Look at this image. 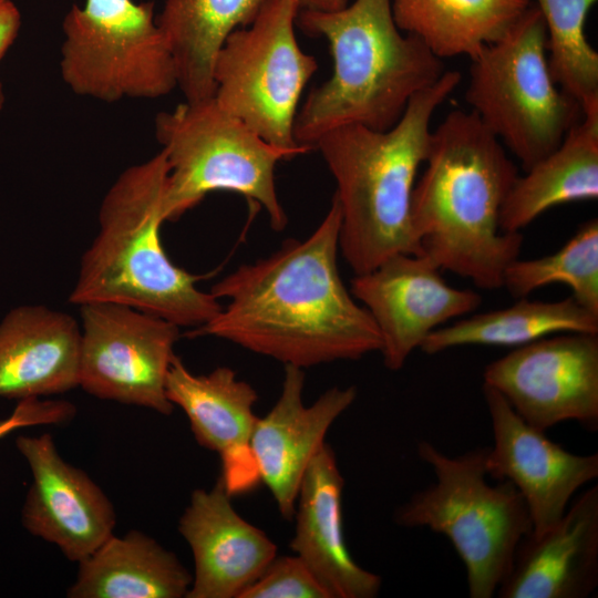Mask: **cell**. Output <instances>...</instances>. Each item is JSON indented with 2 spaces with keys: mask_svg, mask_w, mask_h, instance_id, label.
<instances>
[{
  "mask_svg": "<svg viewBox=\"0 0 598 598\" xmlns=\"http://www.w3.org/2000/svg\"><path fill=\"white\" fill-rule=\"evenodd\" d=\"M266 0H165L157 23L169 44L185 101L214 97L215 58L226 38L249 25Z\"/></svg>",
  "mask_w": 598,
  "mask_h": 598,
  "instance_id": "cb8c5ba5",
  "label": "cell"
},
{
  "mask_svg": "<svg viewBox=\"0 0 598 598\" xmlns=\"http://www.w3.org/2000/svg\"><path fill=\"white\" fill-rule=\"evenodd\" d=\"M564 283L584 308L598 315V220L584 223L556 252L520 260L505 270L503 287L516 298H524L538 288Z\"/></svg>",
  "mask_w": 598,
  "mask_h": 598,
  "instance_id": "83f0119b",
  "label": "cell"
},
{
  "mask_svg": "<svg viewBox=\"0 0 598 598\" xmlns=\"http://www.w3.org/2000/svg\"><path fill=\"white\" fill-rule=\"evenodd\" d=\"M546 51V24L533 3L471 58L465 100L524 171L557 148L582 117L580 104L554 81Z\"/></svg>",
  "mask_w": 598,
  "mask_h": 598,
  "instance_id": "ba28073f",
  "label": "cell"
},
{
  "mask_svg": "<svg viewBox=\"0 0 598 598\" xmlns=\"http://www.w3.org/2000/svg\"><path fill=\"white\" fill-rule=\"evenodd\" d=\"M178 532L195 564L186 598H238L277 556L275 543L236 512L220 477L192 493Z\"/></svg>",
  "mask_w": 598,
  "mask_h": 598,
  "instance_id": "ac0fdd59",
  "label": "cell"
},
{
  "mask_svg": "<svg viewBox=\"0 0 598 598\" xmlns=\"http://www.w3.org/2000/svg\"><path fill=\"white\" fill-rule=\"evenodd\" d=\"M340 225L333 195L307 238L288 239L269 256L240 265L214 283L210 292L228 302L188 334L224 339L301 369L380 352L372 317L340 276Z\"/></svg>",
  "mask_w": 598,
  "mask_h": 598,
  "instance_id": "6da1fadb",
  "label": "cell"
},
{
  "mask_svg": "<svg viewBox=\"0 0 598 598\" xmlns=\"http://www.w3.org/2000/svg\"><path fill=\"white\" fill-rule=\"evenodd\" d=\"M483 379L537 430L566 421L598 427V333H559L517 347L488 363Z\"/></svg>",
  "mask_w": 598,
  "mask_h": 598,
  "instance_id": "7c38bea8",
  "label": "cell"
},
{
  "mask_svg": "<svg viewBox=\"0 0 598 598\" xmlns=\"http://www.w3.org/2000/svg\"><path fill=\"white\" fill-rule=\"evenodd\" d=\"M79 386L91 395L171 415L166 378L179 327L114 302L80 306Z\"/></svg>",
  "mask_w": 598,
  "mask_h": 598,
  "instance_id": "8fae6325",
  "label": "cell"
},
{
  "mask_svg": "<svg viewBox=\"0 0 598 598\" xmlns=\"http://www.w3.org/2000/svg\"><path fill=\"white\" fill-rule=\"evenodd\" d=\"M16 445L32 474L23 527L58 546L69 560L81 561L113 535L111 501L84 471L62 458L50 434L20 435Z\"/></svg>",
  "mask_w": 598,
  "mask_h": 598,
  "instance_id": "9a60e30c",
  "label": "cell"
},
{
  "mask_svg": "<svg viewBox=\"0 0 598 598\" xmlns=\"http://www.w3.org/2000/svg\"><path fill=\"white\" fill-rule=\"evenodd\" d=\"M296 25L324 38L333 61L331 76L309 92L295 118L296 142L311 150L342 125L393 127L411 97L446 71L419 38L398 28L391 0H354L337 11L301 9Z\"/></svg>",
  "mask_w": 598,
  "mask_h": 598,
  "instance_id": "3957f363",
  "label": "cell"
},
{
  "mask_svg": "<svg viewBox=\"0 0 598 598\" xmlns=\"http://www.w3.org/2000/svg\"><path fill=\"white\" fill-rule=\"evenodd\" d=\"M349 4V0H299L300 10L337 11Z\"/></svg>",
  "mask_w": 598,
  "mask_h": 598,
  "instance_id": "1f68e13d",
  "label": "cell"
},
{
  "mask_svg": "<svg viewBox=\"0 0 598 598\" xmlns=\"http://www.w3.org/2000/svg\"><path fill=\"white\" fill-rule=\"evenodd\" d=\"M343 486L334 452L326 443L301 481L290 547L330 598H373L382 579L358 565L349 553L343 533Z\"/></svg>",
  "mask_w": 598,
  "mask_h": 598,
  "instance_id": "ffe728a7",
  "label": "cell"
},
{
  "mask_svg": "<svg viewBox=\"0 0 598 598\" xmlns=\"http://www.w3.org/2000/svg\"><path fill=\"white\" fill-rule=\"evenodd\" d=\"M493 446L487 447V476L511 482L523 496L534 535L555 525L576 491L598 477V453L580 455L526 423L494 389L483 385Z\"/></svg>",
  "mask_w": 598,
  "mask_h": 598,
  "instance_id": "5bb4252c",
  "label": "cell"
},
{
  "mask_svg": "<svg viewBox=\"0 0 598 598\" xmlns=\"http://www.w3.org/2000/svg\"><path fill=\"white\" fill-rule=\"evenodd\" d=\"M440 271L421 255L396 254L351 280L352 296L379 330L389 370H400L442 324L480 307V293L450 286Z\"/></svg>",
  "mask_w": 598,
  "mask_h": 598,
  "instance_id": "4fadbf2b",
  "label": "cell"
},
{
  "mask_svg": "<svg viewBox=\"0 0 598 598\" xmlns=\"http://www.w3.org/2000/svg\"><path fill=\"white\" fill-rule=\"evenodd\" d=\"M78 564L70 598H183L193 580L174 553L138 530L111 535Z\"/></svg>",
  "mask_w": 598,
  "mask_h": 598,
  "instance_id": "603a6c76",
  "label": "cell"
},
{
  "mask_svg": "<svg viewBox=\"0 0 598 598\" xmlns=\"http://www.w3.org/2000/svg\"><path fill=\"white\" fill-rule=\"evenodd\" d=\"M299 11V0H266L249 25L226 38L214 62V100L268 143L308 153L293 124L318 62L298 44Z\"/></svg>",
  "mask_w": 598,
  "mask_h": 598,
  "instance_id": "30bf717a",
  "label": "cell"
},
{
  "mask_svg": "<svg viewBox=\"0 0 598 598\" xmlns=\"http://www.w3.org/2000/svg\"><path fill=\"white\" fill-rule=\"evenodd\" d=\"M238 598H330L297 556L275 557Z\"/></svg>",
  "mask_w": 598,
  "mask_h": 598,
  "instance_id": "f1b7e54d",
  "label": "cell"
},
{
  "mask_svg": "<svg viewBox=\"0 0 598 598\" xmlns=\"http://www.w3.org/2000/svg\"><path fill=\"white\" fill-rule=\"evenodd\" d=\"M303 386V369L285 365L279 398L264 417H257L250 437L259 480L286 519L293 517L301 481L326 444L327 432L352 405L358 393L353 385L333 386L306 405Z\"/></svg>",
  "mask_w": 598,
  "mask_h": 598,
  "instance_id": "2e32d148",
  "label": "cell"
},
{
  "mask_svg": "<svg viewBox=\"0 0 598 598\" xmlns=\"http://www.w3.org/2000/svg\"><path fill=\"white\" fill-rule=\"evenodd\" d=\"M598 586V486L580 494L548 530L527 535L501 598H586Z\"/></svg>",
  "mask_w": 598,
  "mask_h": 598,
  "instance_id": "d6986e66",
  "label": "cell"
},
{
  "mask_svg": "<svg viewBox=\"0 0 598 598\" xmlns=\"http://www.w3.org/2000/svg\"><path fill=\"white\" fill-rule=\"evenodd\" d=\"M597 0H536L547 31V56L556 84L584 110L598 103V53L585 33Z\"/></svg>",
  "mask_w": 598,
  "mask_h": 598,
  "instance_id": "4316f807",
  "label": "cell"
},
{
  "mask_svg": "<svg viewBox=\"0 0 598 598\" xmlns=\"http://www.w3.org/2000/svg\"><path fill=\"white\" fill-rule=\"evenodd\" d=\"M168 175L163 200L165 221L176 220L216 190L240 194L260 205L274 230L288 221L276 188L280 161L305 154L272 145L214 97L185 101L154 121Z\"/></svg>",
  "mask_w": 598,
  "mask_h": 598,
  "instance_id": "52a82bcc",
  "label": "cell"
},
{
  "mask_svg": "<svg viewBox=\"0 0 598 598\" xmlns=\"http://www.w3.org/2000/svg\"><path fill=\"white\" fill-rule=\"evenodd\" d=\"M461 79L460 72L445 71L411 97L386 131L342 125L315 144L337 184L339 250L354 275L396 254H420L411 224L416 174L427 157L431 118Z\"/></svg>",
  "mask_w": 598,
  "mask_h": 598,
  "instance_id": "277c9868",
  "label": "cell"
},
{
  "mask_svg": "<svg viewBox=\"0 0 598 598\" xmlns=\"http://www.w3.org/2000/svg\"><path fill=\"white\" fill-rule=\"evenodd\" d=\"M74 415L75 406L66 401L22 399L8 417L0 420V439L21 427L64 424Z\"/></svg>",
  "mask_w": 598,
  "mask_h": 598,
  "instance_id": "f546056e",
  "label": "cell"
},
{
  "mask_svg": "<svg viewBox=\"0 0 598 598\" xmlns=\"http://www.w3.org/2000/svg\"><path fill=\"white\" fill-rule=\"evenodd\" d=\"M79 322L45 306H20L0 322V398L28 399L79 386Z\"/></svg>",
  "mask_w": 598,
  "mask_h": 598,
  "instance_id": "44dd1931",
  "label": "cell"
},
{
  "mask_svg": "<svg viewBox=\"0 0 598 598\" xmlns=\"http://www.w3.org/2000/svg\"><path fill=\"white\" fill-rule=\"evenodd\" d=\"M487 447L451 457L427 441L419 457L436 482L394 513L398 525L444 535L466 570L471 598H492L506 577L519 543L533 532L527 505L508 481L487 482Z\"/></svg>",
  "mask_w": 598,
  "mask_h": 598,
  "instance_id": "8992f818",
  "label": "cell"
},
{
  "mask_svg": "<svg viewBox=\"0 0 598 598\" xmlns=\"http://www.w3.org/2000/svg\"><path fill=\"white\" fill-rule=\"evenodd\" d=\"M60 72L81 96L114 103L158 99L177 87V70L153 2L85 0L62 22Z\"/></svg>",
  "mask_w": 598,
  "mask_h": 598,
  "instance_id": "9c48e42d",
  "label": "cell"
},
{
  "mask_svg": "<svg viewBox=\"0 0 598 598\" xmlns=\"http://www.w3.org/2000/svg\"><path fill=\"white\" fill-rule=\"evenodd\" d=\"M424 163L411 200L419 255L478 288H502L524 239L499 227L502 205L518 177L504 145L474 112L453 110L432 131Z\"/></svg>",
  "mask_w": 598,
  "mask_h": 598,
  "instance_id": "7a4b0ae2",
  "label": "cell"
},
{
  "mask_svg": "<svg viewBox=\"0 0 598 598\" xmlns=\"http://www.w3.org/2000/svg\"><path fill=\"white\" fill-rule=\"evenodd\" d=\"M533 0H391L398 28L440 59L466 55L501 39Z\"/></svg>",
  "mask_w": 598,
  "mask_h": 598,
  "instance_id": "d4e9b609",
  "label": "cell"
},
{
  "mask_svg": "<svg viewBox=\"0 0 598 598\" xmlns=\"http://www.w3.org/2000/svg\"><path fill=\"white\" fill-rule=\"evenodd\" d=\"M598 198V103L582 110L557 148L511 187L499 214L502 231L519 233L547 209Z\"/></svg>",
  "mask_w": 598,
  "mask_h": 598,
  "instance_id": "7402d4cb",
  "label": "cell"
},
{
  "mask_svg": "<svg viewBox=\"0 0 598 598\" xmlns=\"http://www.w3.org/2000/svg\"><path fill=\"white\" fill-rule=\"evenodd\" d=\"M598 333V315L571 296L558 301L529 300L478 313L431 332L420 349L426 354L464 346L520 347L559 333Z\"/></svg>",
  "mask_w": 598,
  "mask_h": 598,
  "instance_id": "484cf974",
  "label": "cell"
},
{
  "mask_svg": "<svg viewBox=\"0 0 598 598\" xmlns=\"http://www.w3.org/2000/svg\"><path fill=\"white\" fill-rule=\"evenodd\" d=\"M21 27V13L11 0H0V61L13 44ZM6 102L3 85L0 81V112Z\"/></svg>",
  "mask_w": 598,
  "mask_h": 598,
  "instance_id": "4dcf8cb0",
  "label": "cell"
},
{
  "mask_svg": "<svg viewBox=\"0 0 598 598\" xmlns=\"http://www.w3.org/2000/svg\"><path fill=\"white\" fill-rule=\"evenodd\" d=\"M167 175L161 150L117 176L102 199L99 230L82 255L71 303H121L179 328L203 326L221 310L219 299L196 286L200 276L176 266L162 245Z\"/></svg>",
  "mask_w": 598,
  "mask_h": 598,
  "instance_id": "5b68a950",
  "label": "cell"
},
{
  "mask_svg": "<svg viewBox=\"0 0 598 598\" xmlns=\"http://www.w3.org/2000/svg\"><path fill=\"white\" fill-rule=\"evenodd\" d=\"M166 394L186 414L196 442L219 456V477L228 493L235 496L256 487L260 480L250 451L258 417L254 413L256 390L228 367L195 374L175 355Z\"/></svg>",
  "mask_w": 598,
  "mask_h": 598,
  "instance_id": "e0dca14e",
  "label": "cell"
}]
</instances>
